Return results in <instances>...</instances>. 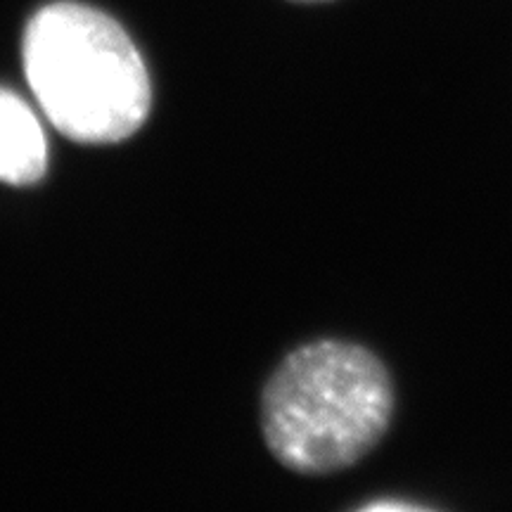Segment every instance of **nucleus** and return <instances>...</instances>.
<instances>
[{"label": "nucleus", "mask_w": 512, "mask_h": 512, "mask_svg": "<svg viewBox=\"0 0 512 512\" xmlns=\"http://www.w3.org/2000/svg\"><path fill=\"white\" fill-rule=\"evenodd\" d=\"M394 411V380L380 356L356 342L318 339L275 368L261 399V430L287 470L332 475L380 444Z\"/></svg>", "instance_id": "obj_1"}, {"label": "nucleus", "mask_w": 512, "mask_h": 512, "mask_svg": "<svg viewBox=\"0 0 512 512\" xmlns=\"http://www.w3.org/2000/svg\"><path fill=\"white\" fill-rule=\"evenodd\" d=\"M22 62L31 93L57 131L83 145L131 138L150 117L143 55L117 19L57 0L29 19Z\"/></svg>", "instance_id": "obj_2"}, {"label": "nucleus", "mask_w": 512, "mask_h": 512, "mask_svg": "<svg viewBox=\"0 0 512 512\" xmlns=\"http://www.w3.org/2000/svg\"><path fill=\"white\" fill-rule=\"evenodd\" d=\"M46 169L48 145L36 114L19 95L0 88V181L34 185Z\"/></svg>", "instance_id": "obj_3"}, {"label": "nucleus", "mask_w": 512, "mask_h": 512, "mask_svg": "<svg viewBox=\"0 0 512 512\" xmlns=\"http://www.w3.org/2000/svg\"><path fill=\"white\" fill-rule=\"evenodd\" d=\"M387 508H392V510H403V508H411V510H415V508H420L422 510V505L418 503H401V501H392V503H380V501H375V503H370V505H366V510H387Z\"/></svg>", "instance_id": "obj_4"}, {"label": "nucleus", "mask_w": 512, "mask_h": 512, "mask_svg": "<svg viewBox=\"0 0 512 512\" xmlns=\"http://www.w3.org/2000/svg\"><path fill=\"white\" fill-rule=\"evenodd\" d=\"M294 3H330V0H294Z\"/></svg>", "instance_id": "obj_5"}]
</instances>
